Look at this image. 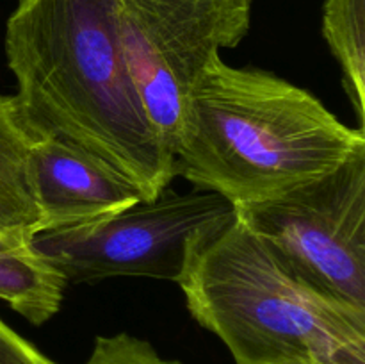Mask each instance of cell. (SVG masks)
I'll list each match as a JSON object with an SVG mask.
<instances>
[{"label": "cell", "instance_id": "1", "mask_svg": "<svg viewBox=\"0 0 365 364\" xmlns=\"http://www.w3.org/2000/svg\"><path fill=\"white\" fill-rule=\"evenodd\" d=\"M6 57L32 141L59 138L157 198L175 178L125 57L116 0H20Z\"/></svg>", "mask_w": 365, "mask_h": 364}, {"label": "cell", "instance_id": "2", "mask_svg": "<svg viewBox=\"0 0 365 364\" xmlns=\"http://www.w3.org/2000/svg\"><path fill=\"white\" fill-rule=\"evenodd\" d=\"M364 150V128L342 123L312 93L217 56L185 100L173 171L235 207L284 195Z\"/></svg>", "mask_w": 365, "mask_h": 364}, {"label": "cell", "instance_id": "3", "mask_svg": "<svg viewBox=\"0 0 365 364\" xmlns=\"http://www.w3.org/2000/svg\"><path fill=\"white\" fill-rule=\"evenodd\" d=\"M178 285L235 364H365V309L303 284L235 216L196 250Z\"/></svg>", "mask_w": 365, "mask_h": 364}, {"label": "cell", "instance_id": "4", "mask_svg": "<svg viewBox=\"0 0 365 364\" xmlns=\"http://www.w3.org/2000/svg\"><path fill=\"white\" fill-rule=\"evenodd\" d=\"M234 216V206L217 193L166 188L157 198L98 221L39 232L32 246L66 284H93L113 277L178 284L196 250Z\"/></svg>", "mask_w": 365, "mask_h": 364}, {"label": "cell", "instance_id": "5", "mask_svg": "<svg viewBox=\"0 0 365 364\" xmlns=\"http://www.w3.org/2000/svg\"><path fill=\"white\" fill-rule=\"evenodd\" d=\"M234 211L284 270L365 309V150L323 177Z\"/></svg>", "mask_w": 365, "mask_h": 364}, {"label": "cell", "instance_id": "6", "mask_svg": "<svg viewBox=\"0 0 365 364\" xmlns=\"http://www.w3.org/2000/svg\"><path fill=\"white\" fill-rule=\"evenodd\" d=\"M253 0H116L125 57L146 116L175 161L185 100L223 49L248 34Z\"/></svg>", "mask_w": 365, "mask_h": 364}, {"label": "cell", "instance_id": "7", "mask_svg": "<svg viewBox=\"0 0 365 364\" xmlns=\"http://www.w3.org/2000/svg\"><path fill=\"white\" fill-rule=\"evenodd\" d=\"M29 175L41 214L39 232L91 223L145 202L125 175L59 138L32 143Z\"/></svg>", "mask_w": 365, "mask_h": 364}, {"label": "cell", "instance_id": "8", "mask_svg": "<svg viewBox=\"0 0 365 364\" xmlns=\"http://www.w3.org/2000/svg\"><path fill=\"white\" fill-rule=\"evenodd\" d=\"M66 280L32 246L27 236L0 234V298L32 325L56 316Z\"/></svg>", "mask_w": 365, "mask_h": 364}, {"label": "cell", "instance_id": "9", "mask_svg": "<svg viewBox=\"0 0 365 364\" xmlns=\"http://www.w3.org/2000/svg\"><path fill=\"white\" fill-rule=\"evenodd\" d=\"M32 138L14 96L0 95V234L34 238L39 214L29 175Z\"/></svg>", "mask_w": 365, "mask_h": 364}, {"label": "cell", "instance_id": "10", "mask_svg": "<svg viewBox=\"0 0 365 364\" xmlns=\"http://www.w3.org/2000/svg\"><path fill=\"white\" fill-rule=\"evenodd\" d=\"M323 34L344 74L360 125L365 111V0H324Z\"/></svg>", "mask_w": 365, "mask_h": 364}, {"label": "cell", "instance_id": "11", "mask_svg": "<svg viewBox=\"0 0 365 364\" xmlns=\"http://www.w3.org/2000/svg\"><path fill=\"white\" fill-rule=\"evenodd\" d=\"M84 364H182L164 359L145 339L127 332L114 335H98Z\"/></svg>", "mask_w": 365, "mask_h": 364}, {"label": "cell", "instance_id": "12", "mask_svg": "<svg viewBox=\"0 0 365 364\" xmlns=\"http://www.w3.org/2000/svg\"><path fill=\"white\" fill-rule=\"evenodd\" d=\"M0 364H57L0 320Z\"/></svg>", "mask_w": 365, "mask_h": 364}, {"label": "cell", "instance_id": "13", "mask_svg": "<svg viewBox=\"0 0 365 364\" xmlns=\"http://www.w3.org/2000/svg\"><path fill=\"white\" fill-rule=\"evenodd\" d=\"M271 364H316V363H309V360H282V363H271Z\"/></svg>", "mask_w": 365, "mask_h": 364}]
</instances>
